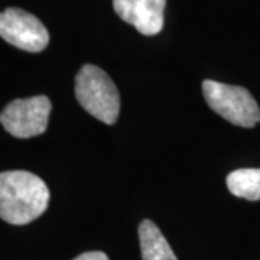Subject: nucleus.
Returning a JSON list of instances; mask_svg holds the SVG:
<instances>
[{
  "mask_svg": "<svg viewBox=\"0 0 260 260\" xmlns=\"http://www.w3.org/2000/svg\"><path fill=\"white\" fill-rule=\"evenodd\" d=\"M74 260H109V257L103 251H85L83 254L77 256Z\"/></svg>",
  "mask_w": 260,
  "mask_h": 260,
  "instance_id": "9",
  "label": "nucleus"
},
{
  "mask_svg": "<svg viewBox=\"0 0 260 260\" xmlns=\"http://www.w3.org/2000/svg\"><path fill=\"white\" fill-rule=\"evenodd\" d=\"M75 97L85 112L106 124L116 123L120 113L117 87L106 71L93 64L84 65L75 77Z\"/></svg>",
  "mask_w": 260,
  "mask_h": 260,
  "instance_id": "2",
  "label": "nucleus"
},
{
  "mask_svg": "<svg viewBox=\"0 0 260 260\" xmlns=\"http://www.w3.org/2000/svg\"><path fill=\"white\" fill-rule=\"evenodd\" d=\"M139 242L142 260H178L165 236L150 220L140 223Z\"/></svg>",
  "mask_w": 260,
  "mask_h": 260,
  "instance_id": "7",
  "label": "nucleus"
},
{
  "mask_svg": "<svg viewBox=\"0 0 260 260\" xmlns=\"http://www.w3.org/2000/svg\"><path fill=\"white\" fill-rule=\"evenodd\" d=\"M51 107L47 95L18 99L10 102L0 113V123L13 138H35L47 130Z\"/></svg>",
  "mask_w": 260,
  "mask_h": 260,
  "instance_id": "4",
  "label": "nucleus"
},
{
  "mask_svg": "<svg viewBox=\"0 0 260 260\" xmlns=\"http://www.w3.org/2000/svg\"><path fill=\"white\" fill-rule=\"evenodd\" d=\"M203 94L211 110L236 126L250 129L260 121L259 106L244 87L205 80Z\"/></svg>",
  "mask_w": 260,
  "mask_h": 260,
  "instance_id": "3",
  "label": "nucleus"
},
{
  "mask_svg": "<svg viewBox=\"0 0 260 260\" xmlns=\"http://www.w3.org/2000/svg\"><path fill=\"white\" fill-rule=\"evenodd\" d=\"M49 189L41 178L28 171L0 172V218L23 225L45 213Z\"/></svg>",
  "mask_w": 260,
  "mask_h": 260,
  "instance_id": "1",
  "label": "nucleus"
},
{
  "mask_svg": "<svg viewBox=\"0 0 260 260\" xmlns=\"http://www.w3.org/2000/svg\"><path fill=\"white\" fill-rule=\"evenodd\" d=\"M165 6L167 0H113L117 16L146 37L162 30Z\"/></svg>",
  "mask_w": 260,
  "mask_h": 260,
  "instance_id": "6",
  "label": "nucleus"
},
{
  "mask_svg": "<svg viewBox=\"0 0 260 260\" xmlns=\"http://www.w3.org/2000/svg\"><path fill=\"white\" fill-rule=\"evenodd\" d=\"M227 188L233 195L249 201L260 200V168H243L229 174Z\"/></svg>",
  "mask_w": 260,
  "mask_h": 260,
  "instance_id": "8",
  "label": "nucleus"
},
{
  "mask_svg": "<svg viewBox=\"0 0 260 260\" xmlns=\"http://www.w3.org/2000/svg\"><path fill=\"white\" fill-rule=\"evenodd\" d=\"M0 38L28 52H41L49 44L45 25L35 15L19 8L0 12Z\"/></svg>",
  "mask_w": 260,
  "mask_h": 260,
  "instance_id": "5",
  "label": "nucleus"
}]
</instances>
